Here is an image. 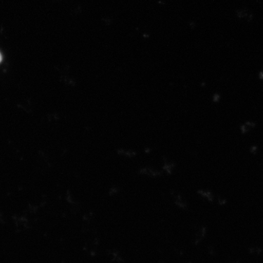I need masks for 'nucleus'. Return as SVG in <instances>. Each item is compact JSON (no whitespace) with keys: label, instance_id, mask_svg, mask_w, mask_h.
Returning <instances> with one entry per match:
<instances>
[{"label":"nucleus","instance_id":"1","mask_svg":"<svg viewBox=\"0 0 263 263\" xmlns=\"http://www.w3.org/2000/svg\"><path fill=\"white\" fill-rule=\"evenodd\" d=\"M2 60H3V57H2V54L0 53V62H2Z\"/></svg>","mask_w":263,"mask_h":263}]
</instances>
